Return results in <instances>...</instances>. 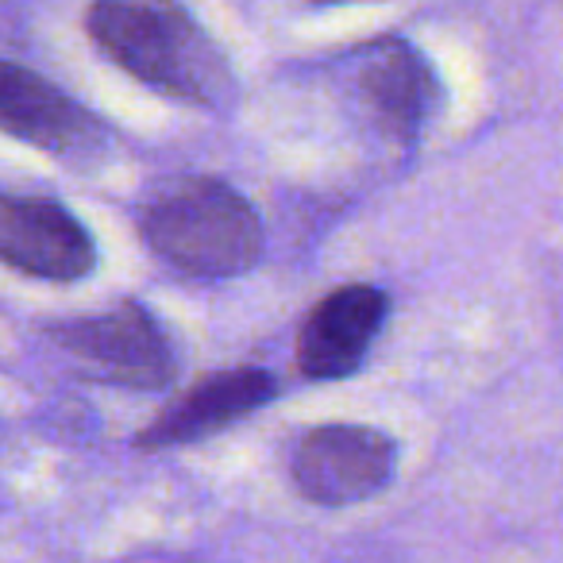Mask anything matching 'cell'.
<instances>
[{
  "mask_svg": "<svg viewBox=\"0 0 563 563\" xmlns=\"http://www.w3.org/2000/svg\"><path fill=\"white\" fill-rule=\"evenodd\" d=\"M386 294L378 286H340L306 317L298 332V367L313 383L347 378L363 367L371 344L383 332L386 321Z\"/></svg>",
  "mask_w": 563,
  "mask_h": 563,
  "instance_id": "obj_7",
  "label": "cell"
},
{
  "mask_svg": "<svg viewBox=\"0 0 563 563\" xmlns=\"http://www.w3.org/2000/svg\"><path fill=\"white\" fill-rule=\"evenodd\" d=\"M355 93L386 135L413 143L440 109V81L409 43H378L355 66Z\"/></svg>",
  "mask_w": 563,
  "mask_h": 563,
  "instance_id": "obj_8",
  "label": "cell"
},
{
  "mask_svg": "<svg viewBox=\"0 0 563 563\" xmlns=\"http://www.w3.org/2000/svg\"><path fill=\"white\" fill-rule=\"evenodd\" d=\"M86 24L97 47L143 86L205 109L232 101V66L178 0H97Z\"/></svg>",
  "mask_w": 563,
  "mask_h": 563,
  "instance_id": "obj_1",
  "label": "cell"
},
{
  "mask_svg": "<svg viewBox=\"0 0 563 563\" xmlns=\"http://www.w3.org/2000/svg\"><path fill=\"white\" fill-rule=\"evenodd\" d=\"M143 235L158 258L194 278H235L263 255L255 209L217 178H186L155 197Z\"/></svg>",
  "mask_w": 563,
  "mask_h": 563,
  "instance_id": "obj_2",
  "label": "cell"
},
{
  "mask_svg": "<svg viewBox=\"0 0 563 563\" xmlns=\"http://www.w3.org/2000/svg\"><path fill=\"white\" fill-rule=\"evenodd\" d=\"M274 394H278L274 375L255 367L209 375L197 390L181 394L155 424L140 432V448H178L205 440L212 432L228 429V424L243 421L255 409H263L266 401H274Z\"/></svg>",
  "mask_w": 563,
  "mask_h": 563,
  "instance_id": "obj_9",
  "label": "cell"
},
{
  "mask_svg": "<svg viewBox=\"0 0 563 563\" xmlns=\"http://www.w3.org/2000/svg\"><path fill=\"white\" fill-rule=\"evenodd\" d=\"M0 263L32 278L78 282L93 274L97 243L63 205L0 189Z\"/></svg>",
  "mask_w": 563,
  "mask_h": 563,
  "instance_id": "obj_5",
  "label": "cell"
},
{
  "mask_svg": "<svg viewBox=\"0 0 563 563\" xmlns=\"http://www.w3.org/2000/svg\"><path fill=\"white\" fill-rule=\"evenodd\" d=\"M321 4H340V0H321Z\"/></svg>",
  "mask_w": 563,
  "mask_h": 563,
  "instance_id": "obj_10",
  "label": "cell"
},
{
  "mask_svg": "<svg viewBox=\"0 0 563 563\" xmlns=\"http://www.w3.org/2000/svg\"><path fill=\"white\" fill-rule=\"evenodd\" d=\"M0 132L58 158H89L104 147V124L47 78L0 58Z\"/></svg>",
  "mask_w": 563,
  "mask_h": 563,
  "instance_id": "obj_6",
  "label": "cell"
},
{
  "mask_svg": "<svg viewBox=\"0 0 563 563\" xmlns=\"http://www.w3.org/2000/svg\"><path fill=\"white\" fill-rule=\"evenodd\" d=\"M51 340L78 363L81 375L109 386L158 390L178 371V355L166 329L135 301H120L104 313L55 324Z\"/></svg>",
  "mask_w": 563,
  "mask_h": 563,
  "instance_id": "obj_3",
  "label": "cell"
},
{
  "mask_svg": "<svg viewBox=\"0 0 563 563\" xmlns=\"http://www.w3.org/2000/svg\"><path fill=\"white\" fill-rule=\"evenodd\" d=\"M398 467V444L367 424H321L294 448V483L317 506H355L383 490Z\"/></svg>",
  "mask_w": 563,
  "mask_h": 563,
  "instance_id": "obj_4",
  "label": "cell"
}]
</instances>
